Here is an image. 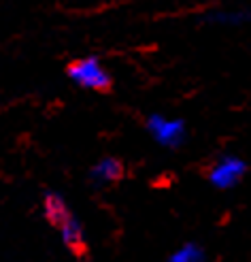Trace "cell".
Listing matches in <instances>:
<instances>
[{
    "instance_id": "8992f818",
    "label": "cell",
    "mask_w": 251,
    "mask_h": 262,
    "mask_svg": "<svg viewBox=\"0 0 251 262\" xmlns=\"http://www.w3.org/2000/svg\"><path fill=\"white\" fill-rule=\"evenodd\" d=\"M166 262H204V252L196 243H186L170 254Z\"/></svg>"
},
{
    "instance_id": "7a4b0ae2",
    "label": "cell",
    "mask_w": 251,
    "mask_h": 262,
    "mask_svg": "<svg viewBox=\"0 0 251 262\" xmlns=\"http://www.w3.org/2000/svg\"><path fill=\"white\" fill-rule=\"evenodd\" d=\"M69 77L73 83H77L79 88H85V90L102 92L111 85V75L102 67V62L96 58H81V60L73 62L69 67Z\"/></svg>"
},
{
    "instance_id": "5b68a950",
    "label": "cell",
    "mask_w": 251,
    "mask_h": 262,
    "mask_svg": "<svg viewBox=\"0 0 251 262\" xmlns=\"http://www.w3.org/2000/svg\"><path fill=\"white\" fill-rule=\"evenodd\" d=\"M89 175L96 183H113L117 179H122L124 166H122L120 160H115V158H102V160H98L94 166H92Z\"/></svg>"
},
{
    "instance_id": "3957f363",
    "label": "cell",
    "mask_w": 251,
    "mask_h": 262,
    "mask_svg": "<svg viewBox=\"0 0 251 262\" xmlns=\"http://www.w3.org/2000/svg\"><path fill=\"white\" fill-rule=\"evenodd\" d=\"M147 128L153 139L166 147H179L186 139V124L177 117H166L160 113H153L147 120Z\"/></svg>"
},
{
    "instance_id": "277c9868",
    "label": "cell",
    "mask_w": 251,
    "mask_h": 262,
    "mask_svg": "<svg viewBox=\"0 0 251 262\" xmlns=\"http://www.w3.org/2000/svg\"><path fill=\"white\" fill-rule=\"evenodd\" d=\"M247 173V164L236 158V156H226V158L217 160L209 171V181L213 183L217 190H230L239 183Z\"/></svg>"
},
{
    "instance_id": "6da1fadb",
    "label": "cell",
    "mask_w": 251,
    "mask_h": 262,
    "mask_svg": "<svg viewBox=\"0 0 251 262\" xmlns=\"http://www.w3.org/2000/svg\"><path fill=\"white\" fill-rule=\"evenodd\" d=\"M45 215L47 220L58 228L62 243L73 250L75 254H83L85 252V232L83 226L66 207L64 199L60 194L51 192L45 196Z\"/></svg>"
}]
</instances>
